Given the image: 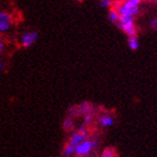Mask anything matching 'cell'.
Wrapping results in <instances>:
<instances>
[{
  "mask_svg": "<svg viewBox=\"0 0 157 157\" xmlns=\"http://www.w3.org/2000/svg\"><path fill=\"white\" fill-rule=\"evenodd\" d=\"M151 28H153V29L157 30V18H154V19H151Z\"/></svg>",
  "mask_w": 157,
  "mask_h": 157,
  "instance_id": "16",
  "label": "cell"
},
{
  "mask_svg": "<svg viewBox=\"0 0 157 157\" xmlns=\"http://www.w3.org/2000/svg\"><path fill=\"white\" fill-rule=\"evenodd\" d=\"M97 122L101 128H110L115 124V117L109 112H103L98 116Z\"/></svg>",
  "mask_w": 157,
  "mask_h": 157,
  "instance_id": "7",
  "label": "cell"
},
{
  "mask_svg": "<svg viewBox=\"0 0 157 157\" xmlns=\"http://www.w3.org/2000/svg\"><path fill=\"white\" fill-rule=\"evenodd\" d=\"M128 45H129V48L132 49V51H136V49L139 47V42H138L137 36H130L128 38Z\"/></svg>",
  "mask_w": 157,
  "mask_h": 157,
  "instance_id": "11",
  "label": "cell"
},
{
  "mask_svg": "<svg viewBox=\"0 0 157 157\" xmlns=\"http://www.w3.org/2000/svg\"><path fill=\"white\" fill-rule=\"evenodd\" d=\"M118 27L122 32L127 34L128 36H136L137 29L135 27V18H129V17H120L119 21L117 23Z\"/></svg>",
  "mask_w": 157,
  "mask_h": 157,
  "instance_id": "3",
  "label": "cell"
},
{
  "mask_svg": "<svg viewBox=\"0 0 157 157\" xmlns=\"http://www.w3.org/2000/svg\"><path fill=\"white\" fill-rule=\"evenodd\" d=\"M78 109L80 115H93V105L90 102H82L78 105Z\"/></svg>",
  "mask_w": 157,
  "mask_h": 157,
  "instance_id": "8",
  "label": "cell"
},
{
  "mask_svg": "<svg viewBox=\"0 0 157 157\" xmlns=\"http://www.w3.org/2000/svg\"><path fill=\"white\" fill-rule=\"evenodd\" d=\"M5 49H6V42L2 37L0 36V54H2L5 52Z\"/></svg>",
  "mask_w": 157,
  "mask_h": 157,
  "instance_id": "15",
  "label": "cell"
},
{
  "mask_svg": "<svg viewBox=\"0 0 157 157\" xmlns=\"http://www.w3.org/2000/svg\"><path fill=\"white\" fill-rule=\"evenodd\" d=\"M37 38H38V32L37 30H28L21 35L19 39V44L24 48H28L36 43Z\"/></svg>",
  "mask_w": 157,
  "mask_h": 157,
  "instance_id": "6",
  "label": "cell"
},
{
  "mask_svg": "<svg viewBox=\"0 0 157 157\" xmlns=\"http://www.w3.org/2000/svg\"><path fill=\"white\" fill-rule=\"evenodd\" d=\"M119 1H121V2H124V1H127V0H119Z\"/></svg>",
  "mask_w": 157,
  "mask_h": 157,
  "instance_id": "18",
  "label": "cell"
},
{
  "mask_svg": "<svg viewBox=\"0 0 157 157\" xmlns=\"http://www.w3.org/2000/svg\"><path fill=\"white\" fill-rule=\"evenodd\" d=\"M100 157H118L117 151H116V148L111 147V146H110V147H105V149L101 151Z\"/></svg>",
  "mask_w": 157,
  "mask_h": 157,
  "instance_id": "10",
  "label": "cell"
},
{
  "mask_svg": "<svg viewBox=\"0 0 157 157\" xmlns=\"http://www.w3.org/2000/svg\"><path fill=\"white\" fill-rule=\"evenodd\" d=\"M95 149L93 148L91 139H85L82 143L78 145L74 151V156L75 157H89L92 153H94Z\"/></svg>",
  "mask_w": 157,
  "mask_h": 157,
  "instance_id": "4",
  "label": "cell"
},
{
  "mask_svg": "<svg viewBox=\"0 0 157 157\" xmlns=\"http://www.w3.org/2000/svg\"><path fill=\"white\" fill-rule=\"evenodd\" d=\"M120 19V16H119V13L116 9H111L109 11V20L113 24H117Z\"/></svg>",
  "mask_w": 157,
  "mask_h": 157,
  "instance_id": "12",
  "label": "cell"
},
{
  "mask_svg": "<svg viewBox=\"0 0 157 157\" xmlns=\"http://www.w3.org/2000/svg\"><path fill=\"white\" fill-rule=\"evenodd\" d=\"M3 70V62H2V59H0V72Z\"/></svg>",
  "mask_w": 157,
  "mask_h": 157,
  "instance_id": "17",
  "label": "cell"
},
{
  "mask_svg": "<svg viewBox=\"0 0 157 157\" xmlns=\"http://www.w3.org/2000/svg\"><path fill=\"white\" fill-rule=\"evenodd\" d=\"M99 5L101 8H110L112 6V1L111 0H100Z\"/></svg>",
  "mask_w": 157,
  "mask_h": 157,
  "instance_id": "14",
  "label": "cell"
},
{
  "mask_svg": "<svg viewBox=\"0 0 157 157\" xmlns=\"http://www.w3.org/2000/svg\"><path fill=\"white\" fill-rule=\"evenodd\" d=\"M13 25V15L7 11V10H1L0 11V34L8 33Z\"/></svg>",
  "mask_w": 157,
  "mask_h": 157,
  "instance_id": "5",
  "label": "cell"
},
{
  "mask_svg": "<svg viewBox=\"0 0 157 157\" xmlns=\"http://www.w3.org/2000/svg\"><path fill=\"white\" fill-rule=\"evenodd\" d=\"M89 136H90L89 128L85 127L84 124H82L78 129L72 131V134L70 135V138H69V140H67L66 144H69L71 147H73L74 149H75L76 146H78L80 143H82L83 140L88 139Z\"/></svg>",
  "mask_w": 157,
  "mask_h": 157,
  "instance_id": "2",
  "label": "cell"
},
{
  "mask_svg": "<svg viewBox=\"0 0 157 157\" xmlns=\"http://www.w3.org/2000/svg\"><path fill=\"white\" fill-rule=\"evenodd\" d=\"M63 129L65 131H72L74 130V127H75V122L73 120V118L71 117H66L64 120H63Z\"/></svg>",
  "mask_w": 157,
  "mask_h": 157,
  "instance_id": "9",
  "label": "cell"
},
{
  "mask_svg": "<svg viewBox=\"0 0 157 157\" xmlns=\"http://www.w3.org/2000/svg\"><path fill=\"white\" fill-rule=\"evenodd\" d=\"M156 3H157V0H156Z\"/></svg>",
  "mask_w": 157,
  "mask_h": 157,
  "instance_id": "19",
  "label": "cell"
},
{
  "mask_svg": "<svg viewBox=\"0 0 157 157\" xmlns=\"http://www.w3.org/2000/svg\"><path fill=\"white\" fill-rule=\"evenodd\" d=\"M94 119H93V115H85L83 116V124L85 127H90L91 124H93Z\"/></svg>",
  "mask_w": 157,
  "mask_h": 157,
  "instance_id": "13",
  "label": "cell"
},
{
  "mask_svg": "<svg viewBox=\"0 0 157 157\" xmlns=\"http://www.w3.org/2000/svg\"><path fill=\"white\" fill-rule=\"evenodd\" d=\"M143 0H127L116 6V10L120 17L135 18L140 11V3Z\"/></svg>",
  "mask_w": 157,
  "mask_h": 157,
  "instance_id": "1",
  "label": "cell"
}]
</instances>
